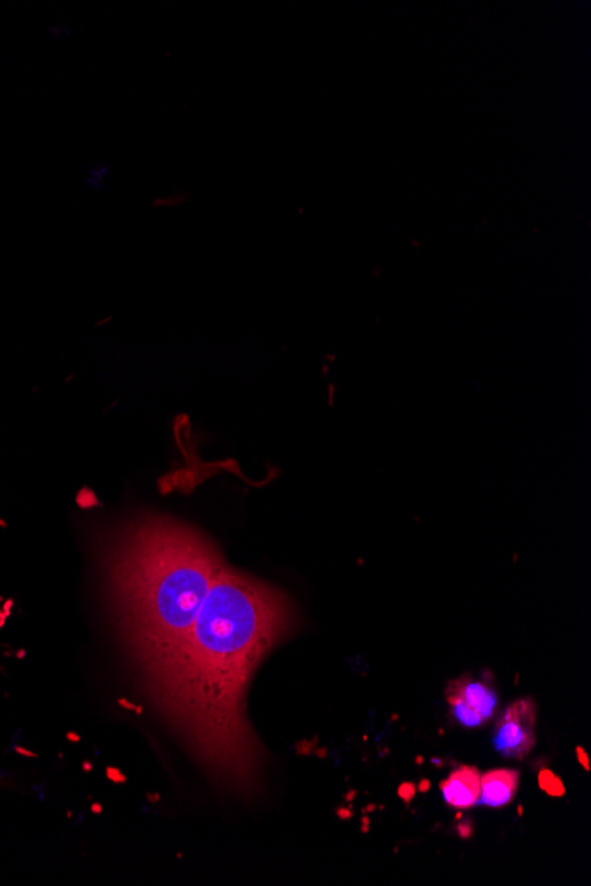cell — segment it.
Segmentation results:
<instances>
[{
	"label": "cell",
	"mask_w": 591,
	"mask_h": 886,
	"mask_svg": "<svg viewBox=\"0 0 591 886\" xmlns=\"http://www.w3.org/2000/svg\"><path fill=\"white\" fill-rule=\"evenodd\" d=\"M446 696H448V703H450V708H452L453 717H455V720H457L462 727L475 729V727H480L482 724H485L484 718L480 717L469 704L464 703L461 697L457 696V694H453V692L448 690Z\"/></svg>",
	"instance_id": "52a82bcc"
},
{
	"label": "cell",
	"mask_w": 591,
	"mask_h": 886,
	"mask_svg": "<svg viewBox=\"0 0 591 886\" xmlns=\"http://www.w3.org/2000/svg\"><path fill=\"white\" fill-rule=\"evenodd\" d=\"M147 800H149V802L151 803H158L160 802V795H153V793H149V795H147Z\"/></svg>",
	"instance_id": "5bb4252c"
},
{
	"label": "cell",
	"mask_w": 591,
	"mask_h": 886,
	"mask_svg": "<svg viewBox=\"0 0 591 886\" xmlns=\"http://www.w3.org/2000/svg\"><path fill=\"white\" fill-rule=\"evenodd\" d=\"M448 690L461 697L485 722L491 720L498 710V694L489 685H485L484 681H475L464 676L461 680L453 681Z\"/></svg>",
	"instance_id": "8992f818"
},
{
	"label": "cell",
	"mask_w": 591,
	"mask_h": 886,
	"mask_svg": "<svg viewBox=\"0 0 591 886\" xmlns=\"http://www.w3.org/2000/svg\"><path fill=\"white\" fill-rule=\"evenodd\" d=\"M91 810H93L94 814H101L103 812V805L101 803H93Z\"/></svg>",
	"instance_id": "4fadbf2b"
},
{
	"label": "cell",
	"mask_w": 591,
	"mask_h": 886,
	"mask_svg": "<svg viewBox=\"0 0 591 886\" xmlns=\"http://www.w3.org/2000/svg\"><path fill=\"white\" fill-rule=\"evenodd\" d=\"M84 770H85V772H93V764L84 763Z\"/></svg>",
	"instance_id": "2e32d148"
},
{
	"label": "cell",
	"mask_w": 591,
	"mask_h": 886,
	"mask_svg": "<svg viewBox=\"0 0 591 886\" xmlns=\"http://www.w3.org/2000/svg\"><path fill=\"white\" fill-rule=\"evenodd\" d=\"M225 566L213 543L174 520L147 519L124 535L110 559V582L147 681L181 651Z\"/></svg>",
	"instance_id": "7a4b0ae2"
},
{
	"label": "cell",
	"mask_w": 591,
	"mask_h": 886,
	"mask_svg": "<svg viewBox=\"0 0 591 886\" xmlns=\"http://www.w3.org/2000/svg\"><path fill=\"white\" fill-rule=\"evenodd\" d=\"M291 625L282 593L225 566L183 648L149 681L154 703L183 726L211 772L239 791L254 786L259 768V747L245 718V688Z\"/></svg>",
	"instance_id": "6da1fadb"
},
{
	"label": "cell",
	"mask_w": 591,
	"mask_h": 886,
	"mask_svg": "<svg viewBox=\"0 0 591 886\" xmlns=\"http://www.w3.org/2000/svg\"><path fill=\"white\" fill-rule=\"evenodd\" d=\"M68 740L75 741V743H78V741H80V736H78V734H75V733H70V734H68Z\"/></svg>",
	"instance_id": "9a60e30c"
},
{
	"label": "cell",
	"mask_w": 591,
	"mask_h": 886,
	"mask_svg": "<svg viewBox=\"0 0 591 886\" xmlns=\"http://www.w3.org/2000/svg\"><path fill=\"white\" fill-rule=\"evenodd\" d=\"M577 754H579V759H583L584 770H588V761H586V754H584V750H577Z\"/></svg>",
	"instance_id": "7c38bea8"
},
{
	"label": "cell",
	"mask_w": 591,
	"mask_h": 886,
	"mask_svg": "<svg viewBox=\"0 0 591 886\" xmlns=\"http://www.w3.org/2000/svg\"><path fill=\"white\" fill-rule=\"evenodd\" d=\"M537 704L519 699L510 704L494 729V749L508 759H524L537 743Z\"/></svg>",
	"instance_id": "3957f363"
},
{
	"label": "cell",
	"mask_w": 591,
	"mask_h": 886,
	"mask_svg": "<svg viewBox=\"0 0 591 886\" xmlns=\"http://www.w3.org/2000/svg\"><path fill=\"white\" fill-rule=\"evenodd\" d=\"M16 750H18V752H20V754H24V756H29V757L34 756V754H31V752H27V750H24V749H16Z\"/></svg>",
	"instance_id": "e0dca14e"
},
{
	"label": "cell",
	"mask_w": 591,
	"mask_h": 886,
	"mask_svg": "<svg viewBox=\"0 0 591 886\" xmlns=\"http://www.w3.org/2000/svg\"><path fill=\"white\" fill-rule=\"evenodd\" d=\"M519 786V773L515 770H491L482 775L480 780V796L478 803L485 807L499 809L514 800L515 791Z\"/></svg>",
	"instance_id": "5b68a950"
},
{
	"label": "cell",
	"mask_w": 591,
	"mask_h": 886,
	"mask_svg": "<svg viewBox=\"0 0 591 886\" xmlns=\"http://www.w3.org/2000/svg\"><path fill=\"white\" fill-rule=\"evenodd\" d=\"M188 200V195L185 193H181V195H177V197H165V199H154L153 207H174L179 206V204H183Z\"/></svg>",
	"instance_id": "9c48e42d"
},
{
	"label": "cell",
	"mask_w": 591,
	"mask_h": 886,
	"mask_svg": "<svg viewBox=\"0 0 591 886\" xmlns=\"http://www.w3.org/2000/svg\"><path fill=\"white\" fill-rule=\"evenodd\" d=\"M117 704H119L121 708H124V710L135 711V715H142V711H144L142 710V708H140V706H135V704L133 703H128L126 699H117Z\"/></svg>",
	"instance_id": "8fae6325"
},
{
	"label": "cell",
	"mask_w": 591,
	"mask_h": 886,
	"mask_svg": "<svg viewBox=\"0 0 591 886\" xmlns=\"http://www.w3.org/2000/svg\"><path fill=\"white\" fill-rule=\"evenodd\" d=\"M538 782H540V787L544 789L547 795H565V786H563V782H561L553 772H549V770H542V772H540V775H538Z\"/></svg>",
	"instance_id": "ba28073f"
},
{
	"label": "cell",
	"mask_w": 591,
	"mask_h": 886,
	"mask_svg": "<svg viewBox=\"0 0 591 886\" xmlns=\"http://www.w3.org/2000/svg\"><path fill=\"white\" fill-rule=\"evenodd\" d=\"M482 773L473 766H462L443 780L441 793L445 802L453 809H469L478 803Z\"/></svg>",
	"instance_id": "277c9868"
},
{
	"label": "cell",
	"mask_w": 591,
	"mask_h": 886,
	"mask_svg": "<svg viewBox=\"0 0 591 886\" xmlns=\"http://www.w3.org/2000/svg\"><path fill=\"white\" fill-rule=\"evenodd\" d=\"M107 779L110 782H114V784H124L126 782V775H124L119 768H107Z\"/></svg>",
	"instance_id": "30bf717a"
}]
</instances>
